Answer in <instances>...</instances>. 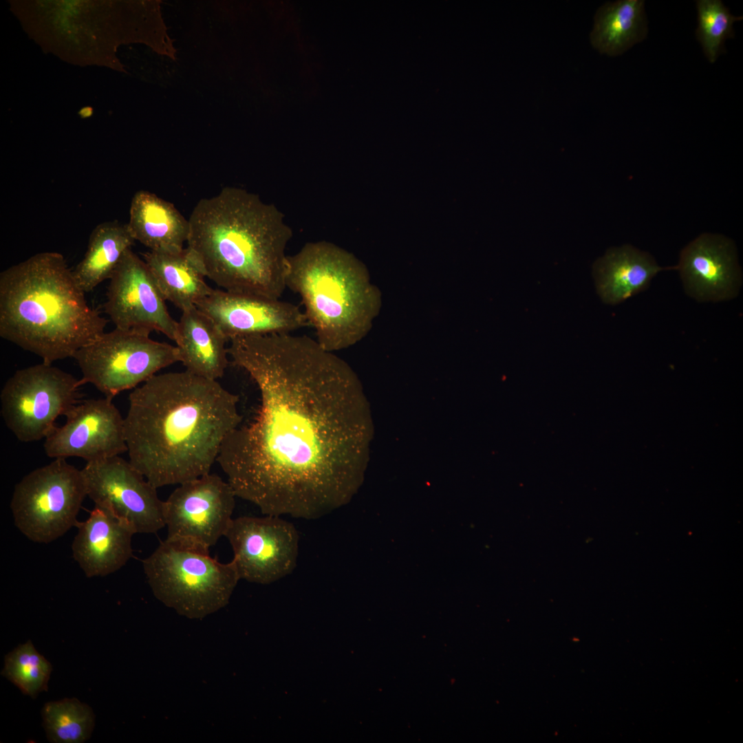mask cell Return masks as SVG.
<instances>
[{
  "mask_svg": "<svg viewBox=\"0 0 743 743\" xmlns=\"http://www.w3.org/2000/svg\"><path fill=\"white\" fill-rule=\"evenodd\" d=\"M236 497L227 480L210 473L179 484L164 501L166 539L209 551L225 536Z\"/></svg>",
  "mask_w": 743,
  "mask_h": 743,
  "instance_id": "obj_11",
  "label": "cell"
},
{
  "mask_svg": "<svg viewBox=\"0 0 743 743\" xmlns=\"http://www.w3.org/2000/svg\"><path fill=\"white\" fill-rule=\"evenodd\" d=\"M127 225L134 240L153 251H181L189 235V219L172 203L147 191L133 195Z\"/></svg>",
  "mask_w": 743,
  "mask_h": 743,
  "instance_id": "obj_20",
  "label": "cell"
},
{
  "mask_svg": "<svg viewBox=\"0 0 743 743\" xmlns=\"http://www.w3.org/2000/svg\"><path fill=\"white\" fill-rule=\"evenodd\" d=\"M283 217L258 195L226 187L194 207L186 248L205 277L224 290L280 299L292 237Z\"/></svg>",
  "mask_w": 743,
  "mask_h": 743,
  "instance_id": "obj_3",
  "label": "cell"
},
{
  "mask_svg": "<svg viewBox=\"0 0 743 743\" xmlns=\"http://www.w3.org/2000/svg\"><path fill=\"white\" fill-rule=\"evenodd\" d=\"M41 715L47 740L53 743L84 742L95 724L92 709L75 698L46 702Z\"/></svg>",
  "mask_w": 743,
  "mask_h": 743,
  "instance_id": "obj_25",
  "label": "cell"
},
{
  "mask_svg": "<svg viewBox=\"0 0 743 743\" xmlns=\"http://www.w3.org/2000/svg\"><path fill=\"white\" fill-rule=\"evenodd\" d=\"M196 307L228 341L239 336L292 333L310 326L299 306L280 299L213 289Z\"/></svg>",
  "mask_w": 743,
  "mask_h": 743,
  "instance_id": "obj_16",
  "label": "cell"
},
{
  "mask_svg": "<svg viewBox=\"0 0 743 743\" xmlns=\"http://www.w3.org/2000/svg\"><path fill=\"white\" fill-rule=\"evenodd\" d=\"M227 341L214 321L196 306L182 311L175 342L186 371L214 380L222 378L228 364Z\"/></svg>",
  "mask_w": 743,
  "mask_h": 743,
  "instance_id": "obj_19",
  "label": "cell"
},
{
  "mask_svg": "<svg viewBox=\"0 0 743 743\" xmlns=\"http://www.w3.org/2000/svg\"><path fill=\"white\" fill-rule=\"evenodd\" d=\"M109 280L104 309L115 327L157 331L175 341L177 321L144 259L129 249Z\"/></svg>",
  "mask_w": 743,
  "mask_h": 743,
  "instance_id": "obj_14",
  "label": "cell"
},
{
  "mask_svg": "<svg viewBox=\"0 0 743 743\" xmlns=\"http://www.w3.org/2000/svg\"><path fill=\"white\" fill-rule=\"evenodd\" d=\"M149 335L115 327L79 349L73 358L81 371L82 384H91L114 398L180 362L176 345L154 341Z\"/></svg>",
  "mask_w": 743,
  "mask_h": 743,
  "instance_id": "obj_9",
  "label": "cell"
},
{
  "mask_svg": "<svg viewBox=\"0 0 743 743\" xmlns=\"http://www.w3.org/2000/svg\"><path fill=\"white\" fill-rule=\"evenodd\" d=\"M107 323L58 252H39L0 274V336L44 363L73 358Z\"/></svg>",
  "mask_w": 743,
  "mask_h": 743,
  "instance_id": "obj_4",
  "label": "cell"
},
{
  "mask_svg": "<svg viewBox=\"0 0 743 743\" xmlns=\"http://www.w3.org/2000/svg\"><path fill=\"white\" fill-rule=\"evenodd\" d=\"M363 266L326 241L308 242L287 257L286 286L298 294L316 340L334 352L347 348L368 328L377 305Z\"/></svg>",
  "mask_w": 743,
  "mask_h": 743,
  "instance_id": "obj_5",
  "label": "cell"
},
{
  "mask_svg": "<svg viewBox=\"0 0 743 743\" xmlns=\"http://www.w3.org/2000/svg\"><path fill=\"white\" fill-rule=\"evenodd\" d=\"M51 663L35 649L31 640L7 654L1 675L32 698L47 691Z\"/></svg>",
  "mask_w": 743,
  "mask_h": 743,
  "instance_id": "obj_26",
  "label": "cell"
},
{
  "mask_svg": "<svg viewBox=\"0 0 743 743\" xmlns=\"http://www.w3.org/2000/svg\"><path fill=\"white\" fill-rule=\"evenodd\" d=\"M154 596L189 618L224 607L240 580L233 561L221 563L209 551L166 539L142 560Z\"/></svg>",
  "mask_w": 743,
  "mask_h": 743,
  "instance_id": "obj_7",
  "label": "cell"
},
{
  "mask_svg": "<svg viewBox=\"0 0 743 743\" xmlns=\"http://www.w3.org/2000/svg\"><path fill=\"white\" fill-rule=\"evenodd\" d=\"M92 114H93V109H92L91 107H89V106L83 107L78 111V115L82 118H89L90 116H92Z\"/></svg>",
  "mask_w": 743,
  "mask_h": 743,
  "instance_id": "obj_28",
  "label": "cell"
},
{
  "mask_svg": "<svg viewBox=\"0 0 743 743\" xmlns=\"http://www.w3.org/2000/svg\"><path fill=\"white\" fill-rule=\"evenodd\" d=\"M238 402L217 380L186 370L153 376L129 396V461L157 488L209 473L241 424Z\"/></svg>",
  "mask_w": 743,
  "mask_h": 743,
  "instance_id": "obj_2",
  "label": "cell"
},
{
  "mask_svg": "<svg viewBox=\"0 0 743 743\" xmlns=\"http://www.w3.org/2000/svg\"><path fill=\"white\" fill-rule=\"evenodd\" d=\"M233 365L255 382V418L225 439L217 462L236 496L264 515L305 519L346 504L362 439L356 380L316 339L292 333L230 341Z\"/></svg>",
  "mask_w": 743,
  "mask_h": 743,
  "instance_id": "obj_1",
  "label": "cell"
},
{
  "mask_svg": "<svg viewBox=\"0 0 743 743\" xmlns=\"http://www.w3.org/2000/svg\"><path fill=\"white\" fill-rule=\"evenodd\" d=\"M87 494L94 503L136 533H156L165 527L164 501L131 463L119 455L86 462L81 469Z\"/></svg>",
  "mask_w": 743,
  "mask_h": 743,
  "instance_id": "obj_12",
  "label": "cell"
},
{
  "mask_svg": "<svg viewBox=\"0 0 743 743\" xmlns=\"http://www.w3.org/2000/svg\"><path fill=\"white\" fill-rule=\"evenodd\" d=\"M134 241L127 224L114 220L96 226L90 234L83 258L72 270L80 289L89 292L109 279Z\"/></svg>",
  "mask_w": 743,
  "mask_h": 743,
  "instance_id": "obj_23",
  "label": "cell"
},
{
  "mask_svg": "<svg viewBox=\"0 0 743 743\" xmlns=\"http://www.w3.org/2000/svg\"><path fill=\"white\" fill-rule=\"evenodd\" d=\"M87 497L82 471L56 458L25 475L10 502L14 524L32 541L48 543L76 526Z\"/></svg>",
  "mask_w": 743,
  "mask_h": 743,
  "instance_id": "obj_8",
  "label": "cell"
},
{
  "mask_svg": "<svg viewBox=\"0 0 743 743\" xmlns=\"http://www.w3.org/2000/svg\"><path fill=\"white\" fill-rule=\"evenodd\" d=\"M151 2L9 1L24 31L45 53L69 63L123 71L116 56L122 43L144 42L140 32Z\"/></svg>",
  "mask_w": 743,
  "mask_h": 743,
  "instance_id": "obj_6",
  "label": "cell"
},
{
  "mask_svg": "<svg viewBox=\"0 0 743 743\" xmlns=\"http://www.w3.org/2000/svg\"><path fill=\"white\" fill-rule=\"evenodd\" d=\"M225 537L233 551L240 579L269 584L295 569L299 536L294 526L280 516L233 519Z\"/></svg>",
  "mask_w": 743,
  "mask_h": 743,
  "instance_id": "obj_13",
  "label": "cell"
},
{
  "mask_svg": "<svg viewBox=\"0 0 743 743\" xmlns=\"http://www.w3.org/2000/svg\"><path fill=\"white\" fill-rule=\"evenodd\" d=\"M143 259L164 299L182 311L196 306L213 290L186 248L175 252L149 250Z\"/></svg>",
  "mask_w": 743,
  "mask_h": 743,
  "instance_id": "obj_22",
  "label": "cell"
},
{
  "mask_svg": "<svg viewBox=\"0 0 743 743\" xmlns=\"http://www.w3.org/2000/svg\"><path fill=\"white\" fill-rule=\"evenodd\" d=\"M76 527L72 555L87 577L114 573L131 558L135 532L109 511L95 506L88 518L78 521Z\"/></svg>",
  "mask_w": 743,
  "mask_h": 743,
  "instance_id": "obj_18",
  "label": "cell"
},
{
  "mask_svg": "<svg viewBox=\"0 0 743 743\" xmlns=\"http://www.w3.org/2000/svg\"><path fill=\"white\" fill-rule=\"evenodd\" d=\"M112 400L105 396L78 401L65 414V423L45 438V454L91 462L127 452L124 418Z\"/></svg>",
  "mask_w": 743,
  "mask_h": 743,
  "instance_id": "obj_15",
  "label": "cell"
},
{
  "mask_svg": "<svg viewBox=\"0 0 743 743\" xmlns=\"http://www.w3.org/2000/svg\"><path fill=\"white\" fill-rule=\"evenodd\" d=\"M698 26L696 31L698 41L711 63H714L724 52V41L733 38L734 22L742 17L732 15L720 0H700L696 2Z\"/></svg>",
  "mask_w": 743,
  "mask_h": 743,
  "instance_id": "obj_27",
  "label": "cell"
},
{
  "mask_svg": "<svg viewBox=\"0 0 743 743\" xmlns=\"http://www.w3.org/2000/svg\"><path fill=\"white\" fill-rule=\"evenodd\" d=\"M679 270L686 291L699 301H721L735 295L740 274L729 241L704 235L682 252Z\"/></svg>",
  "mask_w": 743,
  "mask_h": 743,
  "instance_id": "obj_17",
  "label": "cell"
},
{
  "mask_svg": "<svg viewBox=\"0 0 743 743\" xmlns=\"http://www.w3.org/2000/svg\"><path fill=\"white\" fill-rule=\"evenodd\" d=\"M80 379L42 362L17 370L0 394L1 415L21 442L45 439L78 401Z\"/></svg>",
  "mask_w": 743,
  "mask_h": 743,
  "instance_id": "obj_10",
  "label": "cell"
},
{
  "mask_svg": "<svg viewBox=\"0 0 743 743\" xmlns=\"http://www.w3.org/2000/svg\"><path fill=\"white\" fill-rule=\"evenodd\" d=\"M663 269L648 254L624 246L611 248L596 260L593 276L602 301L614 305L645 289Z\"/></svg>",
  "mask_w": 743,
  "mask_h": 743,
  "instance_id": "obj_21",
  "label": "cell"
},
{
  "mask_svg": "<svg viewBox=\"0 0 743 743\" xmlns=\"http://www.w3.org/2000/svg\"><path fill=\"white\" fill-rule=\"evenodd\" d=\"M643 0L607 2L594 16L592 45L601 54L617 56L642 41L647 34Z\"/></svg>",
  "mask_w": 743,
  "mask_h": 743,
  "instance_id": "obj_24",
  "label": "cell"
}]
</instances>
